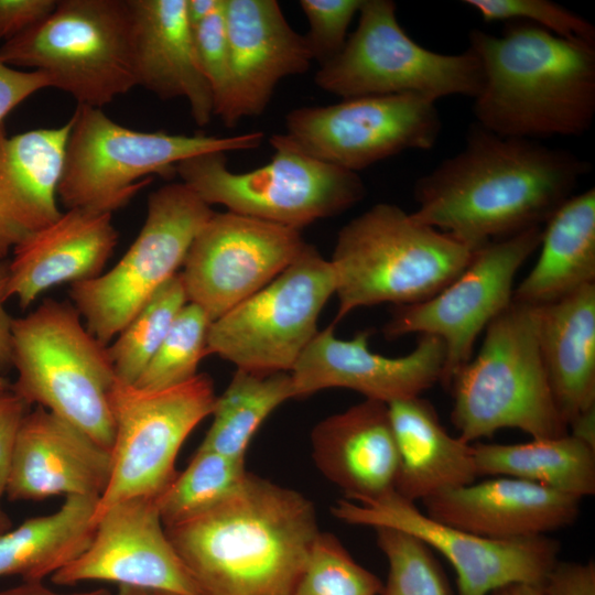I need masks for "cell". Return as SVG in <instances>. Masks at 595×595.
Masks as SVG:
<instances>
[{
    "label": "cell",
    "mask_w": 595,
    "mask_h": 595,
    "mask_svg": "<svg viewBox=\"0 0 595 595\" xmlns=\"http://www.w3.org/2000/svg\"><path fill=\"white\" fill-rule=\"evenodd\" d=\"M569 429L572 430L571 435L595 448V409L576 416Z\"/></svg>",
    "instance_id": "7dc6e473"
},
{
    "label": "cell",
    "mask_w": 595,
    "mask_h": 595,
    "mask_svg": "<svg viewBox=\"0 0 595 595\" xmlns=\"http://www.w3.org/2000/svg\"><path fill=\"white\" fill-rule=\"evenodd\" d=\"M425 513L490 539L547 536L572 524L581 499L539 484L498 476L443 491L423 501Z\"/></svg>",
    "instance_id": "7402d4cb"
},
{
    "label": "cell",
    "mask_w": 595,
    "mask_h": 595,
    "mask_svg": "<svg viewBox=\"0 0 595 595\" xmlns=\"http://www.w3.org/2000/svg\"><path fill=\"white\" fill-rule=\"evenodd\" d=\"M0 595H113L106 588H97L79 593H58L43 584V582H23L20 585L1 589Z\"/></svg>",
    "instance_id": "bcb514c9"
},
{
    "label": "cell",
    "mask_w": 595,
    "mask_h": 595,
    "mask_svg": "<svg viewBox=\"0 0 595 595\" xmlns=\"http://www.w3.org/2000/svg\"><path fill=\"white\" fill-rule=\"evenodd\" d=\"M187 303L180 272L171 278L107 346L116 378L133 385Z\"/></svg>",
    "instance_id": "836d02e7"
},
{
    "label": "cell",
    "mask_w": 595,
    "mask_h": 595,
    "mask_svg": "<svg viewBox=\"0 0 595 595\" xmlns=\"http://www.w3.org/2000/svg\"><path fill=\"white\" fill-rule=\"evenodd\" d=\"M210 323L199 306L187 302L133 385L141 389L160 390L194 378L201 360L207 355Z\"/></svg>",
    "instance_id": "e575fe53"
},
{
    "label": "cell",
    "mask_w": 595,
    "mask_h": 595,
    "mask_svg": "<svg viewBox=\"0 0 595 595\" xmlns=\"http://www.w3.org/2000/svg\"><path fill=\"white\" fill-rule=\"evenodd\" d=\"M355 31L342 51L320 65L314 82L342 99L414 94L436 101L478 94L483 73L467 47L459 54L428 50L401 28L391 0H363Z\"/></svg>",
    "instance_id": "30bf717a"
},
{
    "label": "cell",
    "mask_w": 595,
    "mask_h": 595,
    "mask_svg": "<svg viewBox=\"0 0 595 595\" xmlns=\"http://www.w3.org/2000/svg\"><path fill=\"white\" fill-rule=\"evenodd\" d=\"M164 529L198 595H291L320 532L310 499L250 473L216 507Z\"/></svg>",
    "instance_id": "7a4b0ae2"
},
{
    "label": "cell",
    "mask_w": 595,
    "mask_h": 595,
    "mask_svg": "<svg viewBox=\"0 0 595 595\" xmlns=\"http://www.w3.org/2000/svg\"><path fill=\"white\" fill-rule=\"evenodd\" d=\"M285 127L283 134L304 153L358 173L405 150L432 149L442 121L434 100L400 94L296 108Z\"/></svg>",
    "instance_id": "9a60e30c"
},
{
    "label": "cell",
    "mask_w": 595,
    "mask_h": 595,
    "mask_svg": "<svg viewBox=\"0 0 595 595\" xmlns=\"http://www.w3.org/2000/svg\"><path fill=\"white\" fill-rule=\"evenodd\" d=\"M589 170L570 151L474 123L464 147L415 182L412 215L477 250L545 224Z\"/></svg>",
    "instance_id": "6da1fadb"
},
{
    "label": "cell",
    "mask_w": 595,
    "mask_h": 595,
    "mask_svg": "<svg viewBox=\"0 0 595 595\" xmlns=\"http://www.w3.org/2000/svg\"><path fill=\"white\" fill-rule=\"evenodd\" d=\"M249 473L245 459H235L203 447L155 498L164 527L198 516L234 495Z\"/></svg>",
    "instance_id": "d6a6232c"
},
{
    "label": "cell",
    "mask_w": 595,
    "mask_h": 595,
    "mask_svg": "<svg viewBox=\"0 0 595 595\" xmlns=\"http://www.w3.org/2000/svg\"><path fill=\"white\" fill-rule=\"evenodd\" d=\"M111 473V453L84 431L36 405L19 428L4 495L12 501L97 496Z\"/></svg>",
    "instance_id": "44dd1931"
},
{
    "label": "cell",
    "mask_w": 595,
    "mask_h": 595,
    "mask_svg": "<svg viewBox=\"0 0 595 595\" xmlns=\"http://www.w3.org/2000/svg\"><path fill=\"white\" fill-rule=\"evenodd\" d=\"M487 595H543L540 585L516 583L494 589Z\"/></svg>",
    "instance_id": "681fc988"
},
{
    "label": "cell",
    "mask_w": 595,
    "mask_h": 595,
    "mask_svg": "<svg viewBox=\"0 0 595 595\" xmlns=\"http://www.w3.org/2000/svg\"><path fill=\"white\" fill-rule=\"evenodd\" d=\"M69 120L8 136L0 126V261L61 215L57 187Z\"/></svg>",
    "instance_id": "484cf974"
},
{
    "label": "cell",
    "mask_w": 595,
    "mask_h": 595,
    "mask_svg": "<svg viewBox=\"0 0 595 595\" xmlns=\"http://www.w3.org/2000/svg\"><path fill=\"white\" fill-rule=\"evenodd\" d=\"M320 472L346 499L364 502L394 491L398 454L388 404L365 399L318 422L311 434Z\"/></svg>",
    "instance_id": "d4e9b609"
},
{
    "label": "cell",
    "mask_w": 595,
    "mask_h": 595,
    "mask_svg": "<svg viewBox=\"0 0 595 595\" xmlns=\"http://www.w3.org/2000/svg\"><path fill=\"white\" fill-rule=\"evenodd\" d=\"M223 4V0H186V17L193 28L214 14Z\"/></svg>",
    "instance_id": "c3c4849f"
},
{
    "label": "cell",
    "mask_w": 595,
    "mask_h": 595,
    "mask_svg": "<svg viewBox=\"0 0 595 595\" xmlns=\"http://www.w3.org/2000/svg\"><path fill=\"white\" fill-rule=\"evenodd\" d=\"M478 476L513 477L578 499L595 494V448L570 433L518 444H472Z\"/></svg>",
    "instance_id": "4dcf8cb0"
},
{
    "label": "cell",
    "mask_w": 595,
    "mask_h": 595,
    "mask_svg": "<svg viewBox=\"0 0 595 595\" xmlns=\"http://www.w3.org/2000/svg\"><path fill=\"white\" fill-rule=\"evenodd\" d=\"M51 580L65 586L105 581L198 595L151 498H132L111 506L97 521L88 548Z\"/></svg>",
    "instance_id": "ac0fdd59"
},
{
    "label": "cell",
    "mask_w": 595,
    "mask_h": 595,
    "mask_svg": "<svg viewBox=\"0 0 595 595\" xmlns=\"http://www.w3.org/2000/svg\"><path fill=\"white\" fill-rule=\"evenodd\" d=\"M11 526L12 523L9 516L6 513V511L2 509L0 505V533H3L4 531L9 530Z\"/></svg>",
    "instance_id": "816d5d0a"
},
{
    "label": "cell",
    "mask_w": 595,
    "mask_h": 595,
    "mask_svg": "<svg viewBox=\"0 0 595 595\" xmlns=\"http://www.w3.org/2000/svg\"><path fill=\"white\" fill-rule=\"evenodd\" d=\"M334 327L318 331L290 371L294 398L345 388L389 404L419 397L441 380L446 350L436 336L422 334L408 355L387 357L370 350V331L340 339Z\"/></svg>",
    "instance_id": "d6986e66"
},
{
    "label": "cell",
    "mask_w": 595,
    "mask_h": 595,
    "mask_svg": "<svg viewBox=\"0 0 595 595\" xmlns=\"http://www.w3.org/2000/svg\"><path fill=\"white\" fill-rule=\"evenodd\" d=\"M299 3L310 24L306 42L313 60L322 65L344 47L348 26L363 0H301Z\"/></svg>",
    "instance_id": "f35d334b"
},
{
    "label": "cell",
    "mask_w": 595,
    "mask_h": 595,
    "mask_svg": "<svg viewBox=\"0 0 595 595\" xmlns=\"http://www.w3.org/2000/svg\"><path fill=\"white\" fill-rule=\"evenodd\" d=\"M214 213L182 182L152 192L142 228L121 259L99 277L71 284L73 305L88 332L108 346L180 272L194 238Z\"/></svg>",
    "instance_id": "8fae6325"
},
{
    "label": "cell",
    "mask_w": 595,
    "mask_h": 595,
    "mask_svg": "<svg viewBox=\"0 0 595 595\" xmlns=\"http://www.w3.org/2000/svg\"><path fill=\"white\" fill-rule=\"evenodd\" d=\"M269 142L274 154L261 167L237 173L228 169L226 153L212 152L180 162L176 173L209 206L296 230L335 217L365 197L358 173L304 153L283 133Z\"/></svg>",
    "instance_id": "9c48e42d"
},
{
    "label": "cell",
    "mask_w": 595,
    "mask_h": 595,
    "mask_svg": "<svg viewBox=\"0 0 595 595\" xmlns=\"http://www.w3.org/2000/svg\"><path fill=\"white\" fill-rule=\"evenodd\" d=\"M305 245L301 230L215 212L194 238L180 271L187 302L213 322L269 284Z\"/></svg>",
    "instance_id": "e0dca14e"
},
{
    "label": "cell",
    "mask_w": 595,
    "mask_h": 595,
    "mask_svg": "<svg viewBox=\"0 0 595 595\" xmlns=\"http://www.w3.org/2000/svg\"><path fill=\"white\" fill-rule=\"evenodd\" d=\"M118 242L112 214L66 209L51 225L28 237L9 260L7 295L28 309L42 293L99 277Z\"/></svg>",
    "instance_id": "603a6c76"
},
{
    "label": "cell",
    "mask_w": 595,
    "mask_h": 595,
    "mask_svg": "<svg viewBox=\"0 0 595 595\" xmlns=\"http://www.w3.org/2000/svg\"><path fill=\"white\" fill-rule=\"evenodd\" d=\"M452 423L470 444L501 429L532 439L569 433L543 366L538 342V305L512 300L485 329L475 358L453 376Z\"/></svg>",
    "instance_id": "5b68a950"
},
{
    "label": "cell",
    "mask_w": 595,
    "mask_h": 595,
    "mask_svg": "<svg viewBox=\"0 0 595 595\" xmlns=\"http://www.w3.org/2000/svg\"><path fill=\"white\" fill-rule=\"evenodd\" d=\"M11 363L17 370L11 389L28 404L51 411L111 450L113 366L107 346L88 332L71 302L47 298L13 317Z\"/></svg>",
    "instance_id": "8992f818"
},
{
    "label": "cell",
    "mask_w": 595,
    "mask_h": 595,
    "mask_svg": "<svg viewBox=\"0 0 595 595\" xmlns=\"http://www.w3.org/2000/svg\"><path fill=\"white\" fill-rule=\"evenodd\" d=\"M216 394L212 378L197 374L181 385L147 390L115 381L110 408L115 439L111 473L93 516L132 498L155 499L173 480L180 448L192 431L212 414Z\"/></svg>",
    "instance_id": "7c38bea8"
},
{
    "label": "cell",
    "mask_w": 595,
    "mask_h": 595,
    "mask_svg": "<svg viewBox=\"0 0 595 595\" xmlns=\"http://www.w3.org/2000/svg\"><path fill=\"white\" fill-rule=\"evenodd\" d=\"M30 410L31 405L11 388L0 390V499L6 491L15 437L22 420Z\"/></svg>",
    "instance_id": "60d3db41"
},
{
    "label": "cell",
    "mask_w": 595,
    "mask_h": 595,
    "mask_svg": "<svg viewBox=\"0 0 595 595\" xmlns=\"http://www.w3.org/2000/svg\"><path fill=\"white\" fill-rule=\"evenodd\" d=\"M230 86L217 112L225 126L261 115L278 84L310 69L305 35L286 21L275 0H224Z\"/></svg>",
    "instance_id": "ffe728a7"
},
{
    "label": "cell",
    "mask_w": 595,
    "mask_h": 595,
    "mask_svg": "<svg viewBox=\"0 0 595 595\" xmlns=\"http://www.w3.org/2000/svg\"><path fill=\"white\" fill-rule=\"evenodd\" d=\"M335 285L331 261L306 244L269 284L210 323L207 355L247 372H290L317 334Z\"/></svg>",
    "instance_id": "4fadbf2b"
},
{
    "label": "cell",
    "mask_w": 595,
    "mask_h": 595,
    "mask_svg": "<svg viewBox=\"0 0 595 595\" xmlns=\"http://www.w3.org/2000/svg\"><path fill=\"white\" fill-rule=\"evenodd\" d=\"M293 398L290 372L259 375L237 369L225 391L216 397L213 422L199 447L245 459L260 425Z\"/></svg>",
    "instance_id": "1f68e13d"
},
{
    "label": "cell",
    "mask_w": 595,
    "mask_h": 595,
    "mask_svg": "<svg viewBox=\"0 0 595 595\" xmlns=\"http://www.w3.org/2000/svg\"><path fill=\"white\" fill-rule=\"evenodd\" d=\"M483 82L473 104L482 128L538 140L580 137L595 116V45L510 21L500 35L468 34Z\"/></svg>",
    "instance_id": "3957f363"
},
{
    "label": "cell",
    "mask_w": 595,
    "mask_h": 595,
    "mask_svg": "<svg viewBox=\"0 0 595 595\" xmlns=\"http://www.w3.org/2000/svg\"><path fill=\"white\" fill-rule=\"evenodd\" d=\"M538 342L569 428L576 416L595 409V283L538 305Z\"/></svg>",
    "instance_id": "83f0119b"
},
{
    "label": "cell",
    "mask_w": 595,
    "mask_h": 595,
    "mask_svg": "<svg viewBox=\"0 0 595 595\" xmlns=\"http://www.w3.org/2000/svg\"><path fill=\"white\" fill-rule=\"evenodd\" d=\"M375 530L389 566L379 595H452L441 565L423 541L397 529Z\"/></svg>",
    "instance_id": "8d00e7d4"
},
{
    "label": "cell",
    "mask_w": 595,
    "mask_h": 595,
    "mask_svg": "<svg viewBox=\"0 0 595 595\" xmlns=\"http://www.w3.org/2000/svg\"><path fill=\"white\" fill-rule=\"evenodd\" d=\"M382 585L334 534L320 531L291 595H379Z\"/></svg>",
    "instance_id": "d590c367"
},
{
    "label": "cell",
    "mask_w": 595,
    "mask_h": 595,
    "mask_svg": "<svg viewBox=\"0 0 595 595\" xmlns=\"http://www.w3.org/2000/svg\"><path fill=\"white\" fill-rule=\"evenodd\" d=\"M117 595H182V594L166 592V591L145 589V588L120 585Z\"/></svg>",
    "instance_id": "f907efd6"
},
{
    "label": "cell",
    "mask_w": 595,
    "mask_h": 595,
    "mask_svg": "<svg viewBox=\"0 0 595 595\" xmlns=\"http://www.w3.org/2000/svg\"><path fill=\"white\" fill-rule=\"evenodd\" d=\"M398 454L394 491L415 502L476 482L472 444L452 436L419 397L388 404Z\"/></svg>",
    "instance_id": "4316f807"
},
{
    "label": "cell",
    "mask_w": 595,
    "mask_h": 595,
    "mask_svg": "<svg viewBox=\"0 0 595 595\" xmlns=\"http://www.w3.org/2000/svg\"><path fill=\"white\" fill-rule=\"evenodd\" d=\"M69 122L58 201L66 209L111 214L145 187L153 174L169 177L186 159L256 149L264 138L261 131L232 137L138 131L85 105H77Z\"/></svg>",
    "instance_id": "52a82bcc"
},
{
    "label": "cell",
    "mask_w": 595,
    "mask_h": 595,
    "mask_svg": "<svg viewBox=\"0 0 595 595\" xmlns=\"http://www.w3.org/2000/svg\"><path fill=\"white\" fill-rule=\"evenodd\" d=\"M50 86L47 77L37 71H20L0 61V126L18 105Z\"/></svg>",
    "instance_id": "ee69618b"
},
{
    "label": "cell",
    "mask_w": 595,
    "mask_h": 595,
    "mask_svg": "<svg viewBox=\"0 0 595 595\" xmlns=\"http://www.w3.org/2000/svg\"><path fill=\"white\" fill-rule=\"evenodd\" d=\"M487 21H520L558 36L595 45V26L580 14L549 0H466Z\"/></svg>",
    "instance_id": "74e56055"
},
{
    "label": "cell",
    "mask_w": 595,
    "mask_h": 595,
    "mask_svg": "<svg viewBox=\"0 0 595 595\" xmlns=\"http://www.w3.org/2000/svg\"><path fill=\"white\" fill-rule=\"evenodd\" d=\"M541 237L542 227L537 226L477 249L467 267L434 296L393 305L385 336L419 333L441 338L446 356L440 382L450 387L454 374L472 358L477 337L512 302L515 277Z\"/></svg>",
    "instance_id": "5bb4252c"
},
{
    "label": "cell",
    "mask_w": 595,
    "mask_h": 595,
    "mask_svg": "<svg viewBox=\"0 0 595 595\" xmlns=\"http://www.w3.org/2000/svg\"><path fill=\"white\" fill-rule=\"evenodd\" d=\"M97 496H67L53 513L26 519L0 533V577L43 582L90 544Z\"/></svg>",
    "instance_id": "f546056e"
},
{
    "label": "cell",
    "mask_w": 595,
    "mask_h": 595,
    "mask_svg": "<svg viewBox=\"0 0 595 595\" xmlns=\"http://www.w3.org/2000/svg\"><path fill=\"white\" fill-rule=\"evenodd\" d=\"M540 255L515 301L544 305L595 283V190L574 194L545 221Z\"/></svg>",
    "instance_id": "f1b7e54d"
},
{
    "label": "cell",
    "mask_w": 595,
    "mask_h": 595,
    "mask_svg": "<svg viewBox=\"0 0 595 595\" xmlns=\"http://www.w3.org/2000/svg\"><path fill=\"white\" fill-rule=\"evenodd\" d=\"M475 251L397 205H374L337 235L329 260L338 300L332 324L358 307L434 296L467 267Z\"/></svg>",
    "instance_id": "277c9868"
},
{
    "label": "cell",
    "mask_w": 595,
    "mask_h": 595,
    "mask_svg": "<svg viewBox=\"0 0 595 595\" xmlns=\"http://www.w3.org/2000/svg\"><path fill=\"white\" fill-rule=\"evenodd\" d=\"M0 61L41 72L77 105L101 108L137 86L128 0H57L0 46Z\"/></svg>",
    "instance_id": "ba28073f"
},
{
    "label": "cell",
    "mask_w": 595,
    "mask_h": 595,
    "mask_svg": "<svg viewBox=\"0 0 595 595\" xmlns=\"http://www.w3.org/2000/svg\"><path fill=\"white\" fill-rule=\"evenodd\" d=\"M541 588L543 595H595V563L558 561Z\"/></svg>",
    "instance_id": "b9f144b4"
},
{
    "label": "cell",
    "mask_w": 595,
    "mask_h": 595,
    "mask_svg": "<svg viewBox=\"0 0 595 595\" xmlns=\"http://www.w3.org/2000/svg\"><path fill=\"white\" fill-rule=\"evenodd\" d=\"M195 53L214 99V116L223 107L230 86V54L221 7L193 28Z\"/></svg>",
    "instance_id": "ab89813d"
},
{
    "label": "cell",
    "mask_w": 595,
    "mask_h": 595,
    "mask_svg": "<svg viewBox=\"0 0 595 595\" xmlns=\"http://www.w3.org/2000/svg\"><path fill=\"white\" fill-rule=\"evenodd\" d=\"M56 0H0V41L19 36L56 7Z\"/></svg>",
    "instance_id": "7bdbcfd3"
},
{
    "label": "cell",
    "mask_w": 595,
    "mask_h": 595,
    "mask_svg": "<svg viewBox=\"0 0 595 595\" xmlns=\"http://www.w3.org/2000/svg\"><path fill=\"white\" fill-rule=\"evenodd\" d=\"M137 86L160 99L184 98L195 123L214 116L212 90L198 66L186 0H128Z\"/></svg>",
    "instance_id": "cb8c5ba5"
},
{
    "label": "cell",
    "mask_w": 595,
    "mask_h": 595,
    "mask_svg": "<svg viewBox=\"0 0 595 595\" xmlns=\"http://www.w3.org/2000/svg\"><path fill=\"white\" fill-rule=\"evenodd\" d=\"M9 260L0 261V372L6 374L12 368L11 363V323L13 317L4 307L8 300Z\"/></svg>",
    "instance_id": "f6af8a7d"
},
{
    "label": "cell",
    "mask_w": 595,
    "mask_h": 595,
    "mask_svg": "<svg viewBox=\"0 0 595 595\" xmlns=\"http://www.w3.org/2000/svg\"><path fill=\"white\" fill-rule=\"evenodd\" d=\"M12 382L3 375H0V390H6L11 388Z\"/></svg>",
    "instance_id": "f5cc1de1"
},
{
    "label": "cell",
    "mask_w": 595,
    "mask_h": 595,
    "mask_svg": "<svg viewBox=\"0 0 595 595\" xmlns=\"http://www.w3.org/2000/svg\"><path fill=\"white\" fill-rule=\"evenodd\" d=\"M332 513L348 524L391 528L420 539L452 564L458 595H487L516 583L541 586L559 561L560 543L552 538H485L429 517L396 491L364 502L338 500Z\"/></svg>",
    "instance_id": "2e32d148"
}]
</instances>
